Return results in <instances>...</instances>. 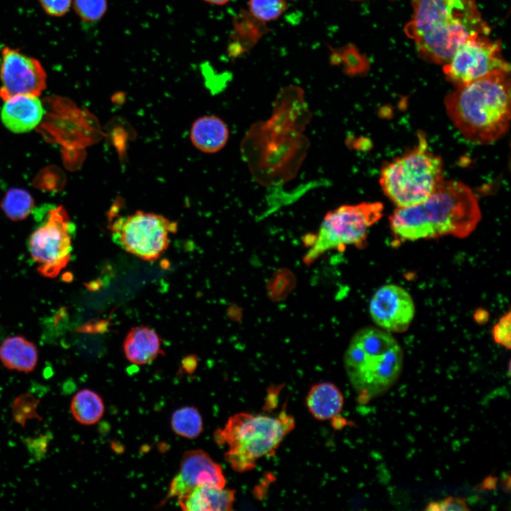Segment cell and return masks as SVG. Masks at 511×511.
Instances as JSON below:
<instances>
[{"mask_svg":"<svg viewBox=\"0 0 511 511\" xmlns=\"http://www.w3.org/2000/svg\"><path fill=\"white\" fill-rule=\"evenodd\" d=\"M43 114V106L38 97L18 95L4 101L1 119L10 131L23 133L34 129Z\"/></svg>","mask_w":511,"mask_h":511,"instance_id":"5bb4252c","label":"cell"},{"mask_svg":"<svg viewBox=\"0 0 511 511\" xmlns=\"http://www.w3.org/2000/svg\"><path fill=\"white\" fill-rule=\"evenodd\" d=\"M373 322L388 332H403L414 315V304L410 293L400 286L388 284L374 293L369 305Z\"/></svg>","mask_w":511,"mask_h":511,"instance_id":"7c38bea8","label":"cell"},{"mask_svg":"<svg viewBox=\"0 0 511 511\" xmlns=\"http://www.w3.org/2000/svg\"><path fill=\"white\" fill-rule=\"evenodd\" d=\"M177 224L150 212L138 211L115 220L111 226L112 238L123 250L142 260L154 261L167 248L170 233Z\"/></svg>","mask_w":511,"mask_h":511,"instance_id":"ba28073f","label":"cell"},{"mask_svg":"<svg viewBox=\"0 0 511 511\" xmlns=\"http://www.w3.org/2000/svg\"><path fill=\"white\" fill-rule=\"evenodd\" d=\"M510 72H495L456 86L444 99L449 117L468 141L490 144L508 130L511 116Z\"/></svg>","mask_w":511,"mask_h":511,"instance_id":"3957f363","label":"cell"},{"mask_svg":"<svg viewBox=\"0 0 511 511\" xmlns=\"http://www.w3.org/2000/svg\"><path fill=\"white\" fill-rule=\"evenodd\" d=\"M295 425L285 410L275 417L241 412L230 417L214 437L218 444L228 446L225 460L243 473L253 469L258 459L272 456Z\"/></svg>","mask_w":511,"mask_h":511,"instance_id":"5b68a950","label":"cell"},{"mask_svg":"<svg viewBox=\"0 0 511 511\" xmlns=\"http://www.w3.org/2000/svg\"><path fill=\"white\" fill-rule=\"evenodd\" d=\"M75 9L77 14L86 21H96L100 19L107 9L106 0H75Z\"/></svg>","mask_w":511,"mask_h":511,"instance_id":"d4e9b609","label":"cell"},{"mask_svg":"<svg viewBox=\"0 0 511 511\" xmlns=\"http://www.w3.org/2000/svg\"><path fill=\"white\" fill-rule=\"evenodd\" d=\"M71 222L62 206L49 211L45 221L31 234L28 248L38 272L54 278L68 264L72 252Z\"/></svg>","mask_w":511,"mask_h":511,"instance_id":"9c48e42d","label":"cell"},{"mask_svg":"<svg viewBox=\"0 0 511 511\" xmlns=\"http://www.w3.org/2000/svg\"><path fill=\"white\" fill-rule=\"evenodd\" d=\"M209 4L214 5H224L228 3L230 0H204Z\"/></svg>","mask_w":511,"mask_h":511,"instance_id":"f1b7e54d","label":"cell"},{"mask_svg":"<svg viewBox=\"0 0 511 511\" xmlns=\"http://www.w3.org/2000/svg\"><path fill=\"white\" fill-rule=\"evenodd\" d=\"M306 405L312 416L320 421L329 420L339 414L344 397L333 383L324 382L313 385L306 397Z\"/></svg>","mask_w":511,"mask_h":511,"instance_id":"d6986e66","label":"cell"},{"mask_svg":"<svg viewBox=\"0 0 511 511\" xmlns=\"http://www.w3.org/2000/svg\"><path fill=\"white\" fill-rule=\"evenodd\" d=\"M233 24L237 54L251 48L266 30L265 23L255 18L248 11L240 12Z\"/></svg>","mask_w":511,"mask_h":511,"instance_id":"44dd1931","label":"cell"},{"mask_svg":"<svg viewBox=\"0 0 511 511\" xmlns=\"http://www.w3.org/2000/svg\"><path fill=\"white\" fill-rule=\"evenodd\" d=\"M352 1H359V0H352Z\"/></svg>","mask_w":511,"mask_h":511,"instance_id":"f546056e","label":"cell"},{"mask_svg":"<svg viewBox=\"0 0 511 511\" xmlns=\"http://www.w3.org/2000/svg\"><path fill=\"white\" fill-rule=\"evenodd\" d=\"M380 202L341 205L328 211L314 236L305 261H314L328 251L347 246L363 247L369 228L382 216Z\"/></svg>","mask_w":511,"mask_h":511,"instance_id":"52a82bcc","label":"cell"},{"mask_svg":"<svg viewBox=\"0 0 511 511\" xmlns=\"http://www.w3.org/2000/svg\"><path fill=\"white\" fill-rule=\"evenodd\" d=\"M172 431L182 437L195 439L203 430L202 419L198 410L186 406L175 410L170 421Z\"/></svg>","mask_w":511,"mask_h":511,"instance_id":"7402d4cb","label":"cell"},{"mask_svg":"<svg viewBox=\"0 0 511 511\" xmlns=\"http://www.w3.org/2000/svg\"><path fill=\"white\" fill-rule=\"evenodd\" d=\"M235 490L209 485L196 486L177 497L187 511H227L233 509Z\"/></svg>","mask_w":511,"mask_h":511,"instance_id":"9a60e30c","label":"cell"},{"mask_svg":"<svg viewBox=\"0 0 511 511\" xmlns=\"http://www.w3.org/2000/svg\"><path fill=\"white\" fill-rule=\"evenodd\" d=\"M510 312L503 315L496 323L492 330L494 341L508 349L510 348L511 317Z\"/></svg>","mask_w":511,"mask_h":511,"instance_id":"484cf974","label":"cell"},{"mask_svg":"<svg viewBox=\"0 0 511 511\" xmlns=\"http://www.w3.org/2000/svg\"><path fill=\"white\" fill-rule=\"evenodd\" d=\"M344 365L359 400L366 402L388 391L397 381L402 368L403 353L389 332L367 327L353 336Z\"/></svg>","mask_w":511,"mask_h":511,"instance_id":"277c9868","label":"cell"},{"mask_svg":"<svg viewBox=\"0 0 511 511\" xmlns=\"http://www.w3.org/2000/svg\"><path fill=\"white\" fill-rule=\"evenodd\" d=\"M418 139L414 148L387 163L380 172L381 188L397 207L424 201L444 182L442 160L430 151L422 133Z\"/></svg>","mask_w":511,"mask_h":511,"instance_id":"8992f818","label":"cell"},{"mask_svg":"<svg viewBox=\"0 0 511 511\" xmlns=\"http://www.w3.org/2000/svg\"><path fill=\"white\" fill-rule=\"evenodd\" d=\"M481 219L476 194L461 182L445 181L424 201L397 207L390 217L397 241L436 238L444 236L465 238Z\"/></svg>","mask_w":511,"mask_h":511,"instance_id":"6da1fadb","label":"cell"},{"mask_svg":"<svg viewBox=\"0 0 511 511\" xmlns=\"http://www.w3.org/2000/svg\"><path fill=\"white\" fill-rule=\"evenodd\" d=\"M0 97H39L46 87V73L40 62L17 49L5 47L0 65Z\"/></svg>","mask_w":511,"mask_h":511,"instance_id":"8fae6325","label":"cell"},{"mask_svg":"<svg viewBox=\"0 0 511 511\" xmlns=\"http://www.w3.org/2000/svg\"><path fill=\"white\" fill-rule=\"evenodd\" d=\"M70 411L75 419L79 424L92 425L98 422L103 417L104 405L97 392L89 389H83L73 396Z\"/></svg>","mask_w":511,"mask_h":511,"instance_id":"ffe728a7","label":"cell"},{"mask_svg":"<svg viewBox=\"0 0 511 511\" xmlns=\"http://www.w3.org/2000/svg\"><path fill=\"white\" fill-rule=\"evenodd\" d=\"M412 8L405 32L429 62L444 65L467 40L490 31L476 0H413Z\"/></svg>","mask_w":511,"mask_h":511,"instance_id":"7a4b0ae2","label":"cell"},{"mask_svg":"<svg viewBox=\"0 0 511 511\" xmlns=\"http://www.w3.org/2000/svg\"><path fill=\"white\" fill-rule=\"evenodd\" d=\"M126 358L136 365H145L155 360L160 353L161 341L158 334L148 326L132 328L123 342Z\"/></svg>","mask_w":511,"mask_h":511,"instance_id":"2e32d148","label":"cell"},{"mask_svg":"<svg viewBox=\"0 0 511 511\" xmlns=\"http://www.w3.org/2000/svg\"><path fill=\"white\" fill-rule=\"evenodd\" d=\"M199 485L224 488L226 478L221 466L202 449L185 451L178 473L170 483L166 500L178 497Z\"/></svg>","mask_w":511,"mask_h":511,"instance_id":"4fadbf2b","label":"cell"},{"mask_svg":"<svg viewBox=\"0 0 511 511\" xmlns=\"http://www.w3.org/2000/svg\"><path fill=\"white\" fill-rule=\"evenodd\" d=\"M34 201L24 189L13 188L7 192L1 202V208L10 219L21 221L32 211Z\"/></svg>","mask_w":511,"mask_h":511,"instance_id":"603a6c76","label":"cell"},{"mask_svg":"<svg viewBox=\"0 0 511 511\" xmlns=\"http://www.w3.org/2000/svg\"><path fill=\"white\" fill-rule=\"evenodd\" d=\"M38 358L35 344L23 336L8 337L0 346V361L7 369L30 373L35 369Z\"/></svg>","mask_w":511,"mask_h":511,"instance_id":"ac0fdd59","label":"cell"},{"mask_svg":"<svg viewBox=\"0 0 511 511\" xmlns=\"http://www.w3.org/2000/svg\"><path fill=\"white\" fill-rule=\"evenodd\" d=\"M229 136L225 122L216 116H204L192 124L190 139L195 148L203 153H214L226 144Z\"/></svg>","mask_w":511,"mask_h":511,"instance_id":"e0dca14e","label":"cell"},{"mask_svg":"<svg viewBox=\"0 0 511 511\" xmlns=\"http://www.w3.org/2000/svg\"><path fill=\"white\" fill-rule=\"evenodd\" d=\"M44 11L53 16H61L70 9L72 0H39Z\"/></svg>","mask_w":511,"mask_h":511,"instance_id":"83f0119b","label":"cell"},{"mask_svg":"<svg viewBox=\"0 0 511 511\" xmlns=\"http://www.w3.org/2000/svg\"><path fill=\"white\" fill-rule=\"evenodd\" d=\"M248 11L263 23L277 19L287 9L285 0H248Z\"/></svg>","mask_w":511,"mask_h":511,"instance_id":"cb8c5ba5","label":"cell"},{"mask_svg":"<svg viewBox=\"0 0 511 511\" xmlns=\"http://www.w3.org/2000/svg\"><path fill=\"white\" fill-rule=\"evenodd\" d=\"M501 51L500 42L488 35L470 38L444 64V73L449 81L459 86L495 72H510Z\"/></svg>","mask_w":511,"mask_h":511,"instance_id":"30bf717a","label":"cell"},{"mask_svg":"<svg viewBox=\"0 0 511 511\" xmlns=\"http://www.w3.org/2000/svg\"><path fill=\"white\" fill-rule=\"evenodd\" d=\"M427 510H441V511H450V510H469L467 507L466 500L461 498L449 497L440 501L431 502L427 507Z\"/></svg>","mask_w":511,"mask_h":511,"instance_id":"4316f807","label":"cell"}]
</instances>
